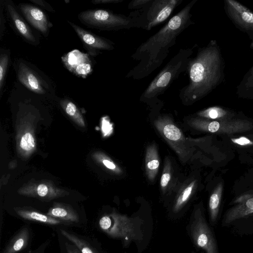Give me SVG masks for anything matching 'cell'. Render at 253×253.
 Returning <instances> with one entry per match:
<instances>
[{
	"label": "cell",
	"instance_id": "obj_1",
	"mask_svg": "<svg viewBox=\"0 0 253 253\" xmlns=\"http://www.w3.org/2000/svg\"><path fill=\"white\" fill-rule=\"evenodd\" d=\"M197 1L191 0L157 33L140 44L131 56L138 63L126 74V78L141 80L162 64L175 44L177 38L195 24L190 12Z\"/></svg>",
	"mask_w": 253,
	"mask_h": 253
},
{
	"label": "cell",
	"instance_id": "obj_2",
	"mask_svg": "<svg viewBox=\"0 0 253 253\" xmlns=\"http://www.w3.org/2000/svg\"><path fill=\"white\" fill-rule=\"evenodd\" d=\"M224 62L215 40L199 47L196 55L190 57L186 70L189 82L179 90V96L185 104L201 99L215 88L224 79Z\"/></svg>",
	"mask_w": 253,
	"mask_h": 253
},
{
	"label": "cell",
	"instance_id": "obj_3",
	"mask_svg": "<svg viewBox=\"0 0 253 253\" xmlns=\"http://www.w3.org/2000/svg\"><path fill=\"white\" fill-rule=\"evenodd\" d=\"M195 45L179 49L144 90L140 97L141 101L149 102L156 100L181 73L186 72Z\"/></svg>",
	"mask_w": 253,
	"mask_h": 253
},
{
	"label": "cell",
	"instance_id": "obj_4",
	"mask_svg": "<svg viewBox=\"0 0 253 253\" xmlns=\"http://www.w3.org/2000/svg\"><path fill=\"white\" fill-rule=\"evenodd\" d=\"M78 17L85 26L101 31H118L137 28L135 19L131 13L126 16L102 9H88L81 12Z\"/></svg>",
	"mask_w": 253,
	"mask_h": 253
},
{
	"label": "cell",
	"instance_id": "obj_5",
	"mask_svg": "<svg viewBox=\"0 0 253 253\" xmlns=\"http://www.w3.org/2000/svg\"><path fill=\"white\" fill-rule=\"evenodd\" d=\"M100 229L109 236L121 239L128 245L133 240H140V229L134 218L116 212L102 216L99 219Z\"/></svg>",
	"mask_w": 253,
	"mask_h": 253
},
{
	"label": "cell",
	"instance_id": "obj_6",
	"mask_svg": "<svg viewBox=\"0 0 253 253\" xmlns=\"http://www.w3.org/2000/svg\"><path fill=\"white\" fill-rule=\"evenodd\" d=\"M183 0H153L146 7L131 12L137 28L150 31L166 21Z\"/></svg>",
	"mask_w": 253,
	"mask_h": 253
},
{
	"label": "cell",
	"instance_id": "obj_7",
	"mask_svg": "<svg viewBox=\"0 0 253 253\" xmlns=\"http://www.w3.org/2000/svg\"><path fill=\"white\" fill-rule=\"evenodd\" d=\"M192 239L196 246L205 253H219L213 229L209 224L201 208L195 210L190 224Z\"/></svg>",
	"mask_w": 253,
	"mask_h": 253
},
{
	"label": "cell",
	"instance_id": "obj_8",
	"mask_svg": "<svg viewBox=\"0 0 253 253\" xmlns=\"http://www.w3.org/2000/svg\"><path fill=\"white\" fill-rule=\"evenodd\" d=\"M194 127L207 132L233 134L252 130L253 124L245 119H231L220 121H211L202 118L192 119L190 121Z\"/></svg>",
	"mask_w": 253,
	"mask_h": 253
},
{
	"label": "cell",
	"instance_id": "obj_9",
	"mask_svg": "<svg viewBox=\"0 0 253 253\" xmlns=\"http://www.w3.org/2000/svg\"><path fill=\"white\" fill-rule=\"evenodd\" d=\"M67 22L90 56H96L102 51H111L115 49V43L109 39L95 35L71 21L67 20Z\"/></svg>",
	"mask_w": 253,
	"mask_h": 253
},
{
	"label": "cell",
	"instance_id": "obj_10",
	"mask_svg": "<svg viewBox=\"0 0 253 253\" xmlns=\"http://www.w3.org/2000/svg\"><path fill=\"white\" fill-rule=\"evenodd\" d=\"M225 12L235 26L253 38V12L235 0H225Z\"/></svg>",
	"mask_w": 253,
	"mask_h": 253
},
{
	"label": "cell",
	"instance_id": "obj_11",
	"mask_svg": "<svg viewBox=\"0 0 253 253\" xmlns=\"http://www.w3.org/2000/svg\"><path fill=\"white\" fill-rule=\"evenodd\" d=\"M88 54L73 50L61 57L65 68L75 76L86 78L93 71V64Z\"/></svg>",
	"mask_w": 253,
	"mask_h": 253
},
{
	"label": "cell",
	"instance_id": "obj_12",
	"mask_svg": "<svg viewBox=\"0 0 253 253\" xmlns=\"http://www.w3.org/2000/svg\"><path fill=\"white\" fill-rule=\"evenodd\" d=\"M233 204L235 205L223 215L222 226H229L253 214V194L246 193L240 196L233 201Z\"/></svg>",
	"mask_w": 253,
	"mask_h": 253
},
{
	"label": "cell",
	"instance_id": "obj_13",
	"mask_svg": "<svg viewBox=\"0 0 253 253\" xmlns=\"http://www.w3.org/2000/svg\"><path fill=\"white\" fill-rule=\"evenodd\" d=\"M4 5L13 27L20 36L31 44L36 45L39 44V38L19 13L13 1L10 0H4Z\"/></svg>",
	"mask_w": 253,
	"mask_h": 253
},
{
	"label": "cell",
	"instance_id": "obj_14",
	"mask_svg": "<svg viewBox=\"0 0 253 253\" xmlns=\"http://www.w3.org/2000/svg\"><path fill=\"white\" fill-rule=\"evenodd\" d=\"M17 75L19 81L30 91L39 94H44L46 92L48 88L47 84L25 63H18Z\"/></svg>",
	"mask_w": 253,
	"mask_h": 253
},
{
	"label": "cell",
	"instance_id": "obj_15",
	"mask_svg": "<svg viewBox=\"0 0 253 253\" xmlns=\"http://www.w3.org/2000/svg\"><path fill=\"white\" fill-rule=\"evenodd\" d=\"M18 8L27 22L44 37L48 36L50 28L52 25L42 9L25 3H19Z\"/></svg>",
	"mask_w": 253,
	"mask_h": 253
},
{
	"label": "cell",
	"instance_id": "obj_16",
	"mask_svg": "<svg viewBox=\"0 0 253 253\" xmlns=\"http://www.w3.org/2000/svg\"><path fill=\"white\" fill-rule=\"evenodd\" d=\"M31 236L28 225L23 226L12 237L1 253H19L24 251L29 245Z\"/></svg>",
	"mask_w": 253,
	"mask_h": 253
},
{
	"label": "cell",
	"instance_id": "obj_17",
	"mask_svg": "<svg viewBox=\"0 0 253 253\" xmlns=\"http://www.w3.org/2000/svg\"><path fill=\"white\" fill-rule=\"evenodd\" d=\"M15 211L17 214L24 220L52 226L69 224L60 219L50 216L47 214L42 213L34 210L18 208L15 209Z\"/></svg>",
	"mask_w": 253,
	"mask_h": 253
},
{
	"label": "cell",
	"instance_id": "obj_18",
	"mask_svg": "<svg viewBox=\"0 0 253 253\" xmlns=\"http://www.w3.org/2000/svg\"><path fill=\"white\" fill-rule=\"evenodd\" d=\"M223 188L222 183L219 182L215 187L209 199V220L211 226H215L219 220Z\"/></svg>",
	"mask_w": 253,
	"mask_h": 253
},
{
	"label": "cell",
	"instance_id": "obj_19",
	"mask_svg": "<svg viewBox=\"0 0 253 253\" xmlns=\"http://www.w3.org/2000/svg\"><path fill=\"white\" fill-rule=\"evenodd\" d=\"M157 127L166 139L174 142L183 141L184 137L179 128L167 117H160L156 121Z\"/></svg>",
	"mask_w": 253,
	"mask_h": 253
},
{
	"label": "cell",
	"instance_id": "obj_20",
	"mask_svg": "<svg viewBox=\"0 0 253 253\" xmlns=\"http://www.w3.org/2000/svg\"><path fill=\"white\" fill-rule=\"evenodd\" d=\"M160 166L159 158L156 146L151 145L147 147L145 155V169L148 178L153 181L155 178Z\"/></svg>",
	"mask_w": 253,
	"mask_h": 253
},
{
	"label": "cell",
	"instance_id": "obj_21",
	"mask_svg": "<svg viewBox=\"0 0 253 253\" xmlns=\"http://www.w3.org/2000/svg\"><path fill=\"white\" fill-rule=\"evenodd\" d=\"M199 117L211 121L233 119L234 113L219 106L209 107L197 113Z\"/></svg>",
	"mask_w": 253,
	"mask_h": 253
},
{
	"label": "cell",
	"instance_id": "obj_22",
	"mask_svg": "<svg viewBox=\"0 0 253 253\" xmlns=\"http://www.w3.org/2000/svg\"><path fill=\"white\" fill-rule=\"evenodd\" d=\"M46 214L69 224L72 223H77L79 221L78 213L76 211L68 207L55 206L49 209Z\"/></svg>",
	"mask_w": 253,
	"mask_h": 253
},
{
	"label": "cell",
	"instance_id": "obj_23",
	"mask_svg": "<svg viewBox=\"0 0 253 253\" xmlns=\"http://www.w3.org/2000/svg\"><path fill=\"white\" fill-rule=\"evenodd\" d=\"M60 233L76 246L81 253H99L89 242L80 236L64 229H60Z\"/></svg>",
	"mask_w": 253,
	"mask_h": 253
},
{
	"label": "cell",
	"instance_id": "obj_24",
	"mask_svg": "<svg viewBox=\"0 0 253 253\" xmlns=\"http://www.w3.org/2000/svg\"><path fill=\"white\" fill-rule=\"evenodd\" d=\"M237 93L242 97L253 98V66L237 86Z\"/></svg>",
	"mask_w": 253,
	"mask_h": 253
},
{
	"label": "cell",
	"instance_id": "obj_25",
	"mask_svg": "<svg viewBox=\"0 0 253 253\" xmlns=\"http://www.w3.org/2000/svg\"><path fill=\"white\" fill-rule=\"evenodd\" d=\"M195 181L190 183L179 194L173 206V211L177 212L181 210L188 201L191 196L195 185Z\"/></svg>",
	"mask_w": 253,
	"mask_h": 253
},
{
	"label": "cell",
	"instance_id": "obj_26",
	"mask_svg": "<svg viewBox=\"0 0 253 253\" xmlns=\"http://www.w3.org/2000/svg\"><path fill=\"white\" fill-rule=\"evenodd\" d=\"M10 56L6 52H1L0 55V95H1L5 85V77L9 64Z\"/></svg>",
	"mask_w": 253,
	"mask_h": 253
},
{
	"label": "cell",
	"instance_id": "obj_27",
	"mask_svg": "<svg viewBox=\"0 0 253 253\" xmlns=\"http://www.w3.org/2000/svg\"><path fill=\"white\" fill-rule=\"evenodd\" d=\"M61 103L69 116L76 118H81L80 112L73 102L68 99H63L61 101Z\"/></svg>",
	"mask_w": 253,
	"mask_h": 253
},
{
	"label": "cell",
	"instance_id": "obj_28",
	"mask_svg": "<svg viewBox=\"0 0 253 253\" xmlns=\"http://www.w3.org/2000/svg\"><path fill=\"white\" fill-rule=\"evenodd\" d=\"M20 146L22 149L25 151H31L34 148L35 140L31 133L26 132L22 136Z\"/></svg>",
	"mask_w": 253,
	"mask_h": 253
},
{
	"label": "cell",
	"instance_id": "obj_29",
	"mask_svg": "<svg viewBox=\"0 0 253 253\" xmlns=\"http://www.w3.org/2000/svg\"><path fill=\"white\" fill-rule=\"evenodd\" d=\"M153 0H132L128 5L129 9L136 10L143 9L150 4Z\"/></svg>",
	"mask_w": 253,
	"mask_h": 253
},
{
	"label": "cell",
	"instance_id": "obj_30",
	"mask_svg": "<svg viewBox=\"0 0 253 253\" xmlns=\"http://www.w3.org/2000/svg\"><path fill=\"white\" fill-rule=\"evenodd\" d=\"M168 164L166 165L161 178L160 184L162 189L166 187L170 179V172Z\"/></svg>",
	"mask_w": 253,
	"mask_h": 253
},
{
	"label": "cell",
	"instance_id": "obj_31",
	"mask_svg": "<svg viewBox=\"0 0 253 253\" xmlns=\"http://www.w3.org/2000/svg\"><path fill=\"white\" fill-rule=\"evenodd\" d=\"M3 1L0 0V40L2 39L5 30V19L3 15Z\"/></svg>",
	"mask_w": 253,
	"mask_h": 253
},
{
	"label": "cell",
	"instance_id": "obj_32",
	"mask_svg": "<svg viewBox=\"0 0 253 253\" xmlns=\"http://www.w3.org/2000/svg\"><path fill=\"white\" fill-rule=\"evenodd\" d=\"M30 1L34 4L39 5L45 10L51 12H55V10L53 8L44 0H30Z\"/></svg>",
	"mask_w": 253,
	"mask_h": 253
},
{
	"label": "cell",
	"instance_id": "obj_33",
	"mask_svg": "<svg viewBox=\"0 0 253 253\" xmlns=\"http://www.w3.org/2000/svg\"><path fill=\"white\" fill-rule=\"evenodd\" d=\"M231 141L235 144L241 146L253 145V142L248 138L244 136L236 138H231Z\"/></svg>",
	"mask_w": 253,
	"mask_h": 253
},
{
	"label": "cell",
	"instance_id": "obj_34",
	"mask_svg": "<svg viewBox=\"0 0 253 253\" xmlns=\"http://www.w3.org/2000/svg\"><path fill=\"white\" fill-rule=\"evenodd\" d=\"M37 192L39 196L41 197H44L48 194V188L45 184H40L37 187Z\"/></svg>",
	"mask_w": 253,
	"mask_h": 253
},
{
	"label": "cell",
	"instance_id": "obj_35",
	"mask_svg": "<svg viewBox=\"0 0 253 253\" xmlns=\"http://www.w3.org/2000/svg\"><path fill=\"white\" fill-rule=\"evenodd\" d=\"M103 165L108 169L116 171H120V169L116 166V165L111 160L108 159H103L102 161Z\"/></svg>",
	"mask_w": 253,
	"mask_h": 253
},
{
	"label": "cell",
	"instance_id": "obj_36",
	"mask_svg": "<svg viewBox=\"0 0 253 253\" xmlns=\"http://www.w3.org/2000/svg\"><path fill=\"white\" fill-rule=\"evenodd\" d=\"M125 0H92L91 2L94 4H116L121 2Z\"/></svg>",
	"mask_w": 253,
	"mask_h": 253
},
{
	"label": "cell",
	"instance_id": "obj_37",
	"mask_svg": "<svg viewBox=\"0 0 253 253\" xmlns=\"http://www.w3.org/2000/svg\"><path fill=\"white\" fill-rule=\"evenodd\" d=\"M65 247L67 253H81L78 248L73 244L71 245L68 242H65Z\"/></svg>",
	"mask_w": 253,
	"mask_h": 253
},
{
	"label": "cell",
	"instance_id": "obj_38",
	"mask_svg": "<svg viewBox=\"0 0 253 253\" xmlns=\"http://www.w3.org/2000/svg\"><path fill=\"white\" fill-rule=\"evenodd\" d=\"M49 243V241H46V242L42 244L36 250L31 252L30 253H44L45 249L48 246Z\"/></svg>",
	"mask_w": 253,
	"mask_h": 253
},
{
	"label": "cell",
	"instance_id": "obj_39",
	"mask_svg": "<svg viewBox=\"0 0 253 253\" xmlns=\"http://www.w3.org/2000/svg\"><path fill=\"white\" fill-rule=\"evenodd\" d=\"M250 48H252V49H253V42L251 43L250 46Z\"/></svg>",
	"mask_w": 253,
	"mask_h": 253
}]
</instances>
